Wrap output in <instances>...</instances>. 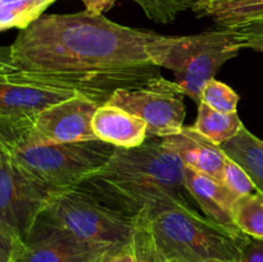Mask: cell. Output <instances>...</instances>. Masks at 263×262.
Instances as JSON below:
<instances>
[{
	"label": "cell",
	"instance_id": "cell-15",
	"mask_svg": "<svg viewBox=\"0 0 263 262\" xmlns=\"http://www.w3.org/2000/svg\"><path fill=\"white\" fill-rule=\"evenodd\" d=\"M194 13L210 17L217 27L231 28L263 20V0H211Z\"/></svg>",
	"mask_w": 263,
	"mask_h": 262
},
{
	"label": "cell",
	"instance_id": "cell-6",
	"mask_svg": "<svg viewBox=\"0 0 263 262\" xmlns=\"http://www.w3.org/2000/svg\"><path fill=\"white\" fill-rule=\"evenodd\" d=\"M115 149V145L99 139L44 144L23 136L9 154L39 182L53 190H62L76 186L87 175L104 166Z\"/></svg>",
	"mask_w": 263,
	"mask_h": 262
},
{
	"label": "cell",
	"instance_id": "cell-16",
	"mask_svg": "<svg viewBox=\"0 0 263 262\" xmlns=\"http://www.w3.org/2000/svg\"><path fill=\"white\" fill-rule=\"evenodd\" d=\"M223 153L241 167L251 176L257 190L263 193V140L253 135L246 126L231 140L221 145Z\"/></svg>",
	"mask_w": 263,
	"mask_h": 262
},
{
	"label": "cell",
	"instance_id": "cell-20",
	"mask_svg": "<svg viewBox=\"0 0 263 262\" xmlns=\"http://www.w3.org/2000/svg\"><path fill=\"white\" fill-rule=\"evenodd\" d=\"M131 248L136 262H170L157 246L148 218L138 217L134 220Z\"/></svg>",
	"mask_w": 263,
	"mask_h": 262
},
{
	"label": "cell",
	"instance_id": "cell-19",
	"mask_svg": "<svg viewBox=\"0 0 263 262\" xmlns=\"http://www.w3.org/2000/svg\"><path fill=\"white\" fill-rule=\"evenodd\" d=\"M55 0H0V32L23 30L37 20Z\"/></svg>",
	"mask_w": 263,
	"mask_h": 262
},
{
	"label": "cell",
	"instance_id": "cell-4",
	"mask_svg": "<svg viewBox=\"0 0 263 262\" xmlns=\"http://www.w3.org/2000/svg\"><path fill=\"white\" fill-rule=\"evenodd\" d=\"M240 49L243 44L233 30L217 27L187 36L159 35L151 55L159 68L174 72L180 90L199 104L203 87Z\"/></svg>",
	"mask_w": 263,
	"mask_h": 262
},
{
	"label": "cell",
	"instance_id": "cell-21",
	"mask_svg": "<svg viewBox=\"0 0 263 262\" xmlns=\"http://www.w3.org/2000/svg\"><path fill=\"white\" fill-rule=\"evenodd\" d=\"M200 103L222 113H234L238 109L239 95L229 85L212 79L200 92Z\"/></svg>",
	"mask_w": 263,
	"mask_h": 262
},
{
	"label": "cell",
	"instance_id": "cell-30",
	"mask_svg": "<svg viewBox=\"0 0 263 262\" xmlns=\"http://www.w3.org/2000/svg\"><path fill=\"white\" fill-rule=\"evenodd\" d=\"M100 262H136L135 254H134L133 248L127 247V248L122 249L118 252H112L108 253L100 259Z\"/></svg>",
	"mask_w": 263,
	"mask_h": 262
},
{
	"label": "cell",
	"instance_id": "cell-33",
	"mask_svg": "<svg viewBox=\"0 0 263 262\" xmlns=\"http://www.w3.org/2000/svg\"><path fill=\"white\" fill-rule=\"evenodd\" d=\"M10 262H15V261H14V259H13V258H12V259H10Z\"/></svg>",
	"mask_w": 263,
	"mask_h": 262
},
{
	"label": "cell",
	"instance_id": "cell-13",
	"mask_svg": "<svg viewBox=\"0 0 263 262\" xmlns=\"http://www.w3.org/2000/svg\"><path fill=\"white\" fill-rule=\"evenodd\" d=\"M184 180L204 216L222 225H234L231 212L238 197L222 181L186 166H184Z\"/></svg>",
	"mask_w": 263,
	"mask_h": 262
},
{
	"label": "cell",
	"instance_id": "cell-11",
	"mask_svg": "<svg viewBox=\"0 0 263 262\" xmlns=\"http://www.w3.org/2000/svg\"><path fill=\"white\" fill-rule=\"evenodd\" d=\"M77 92L39 85L18 69L0 72V116L35 120L39 113Z\"/></svg>",
	"mask_w": 263,
	"mask_h": 262
},
{
	"label": "cell",
	"instance_id": "cell-22",
	"mask_svg": "<svg viewBox=\"0 0 263 262\" xmlns=\"http://www.w3.org/2000/svg\"><path fill=\"white\" fill-rule=\"evenodd\" d=\"M222 182L236 197L251 194L257 190L253 180L247 174L246 170L238 162H235L228 156H226L225 164H223Z\"/></svg>",
	"mask_w": 263,
	"mask_h": 262
},
{
	"label": "cell",
	"instance_id": "cell-32",
	"mask_svg": "<svg viewBox=\"0 0 263 262\" xmlns=\"http://www.w3.org/2000/svg\"><path fill=\"white\" fill-rule=\"evenodd\" d=\"M243 49H252V50L261 51L263 53V39H257V40L244 41Z\"/></svg>",
	"mask_w": 263,
	"mask_h": 262
},
{
	"label": "cell",
	"instance_id": "cell-8",
	"mask_svg": "<svg viewBox=\"0 0 263 262\" xmlns=\"http://www.w3.org/2000/svg\"><path fill=\"white\" fill-rule=\"evenodd\" d=\"M176 82L162 77L148 87L117 90L107 104L125 109L145 121L148 138H164L184 127L186 107Z\"/></svg>",
	"mask_w": 263,
	"mask_h": 262
},
{
	"label": "cell",
	"instance_id": "cell-29",
	"mask_svg": "<svg viewBox=\"0 0 263 262\" xmlns=\"http://www.w3.org/2000/svg\"><path fill=\"white\" fill-rule=\"evenodd\" d=\"M167 2L170 3L174 12L179 14V13L184 12V10H193L194 12L197 8L207 4L211 0H167Z\"/></svg>",
	"mask_w": 263,
	"mask_h": 262
},
{
	"label": "cell",
	"instance_id": "cell-27",
	"mask_svg": "<svg viewBox=\"0 0 263 262\" xmlns=\"http://www.w3.org/2000/svg\"><path fill=\"white\" fill-rule=\"evenodd\" d=\"M240 262H263V241L251 238L244 249Z\"/></svg>",
	"mask_w": 263,
	"mask_h": 262
},
{
	"label": "cell",
	"instance_id": "cell-34",
	"mask_svg": "<svg viewBox=\"0 0 263 262\" xmlns=\"http://www.w3.org/2000/svg\"><path fill=\"white\" fill-rule=\"evenodd\" d=\"M99 262H100V261H99Z\"/></svg>",
	"mask_w": 263,
	"mask_h": 262
},
{
	"label": "cell",
	"instance_id": "cell-10",
	"mask_svg": "<svg viewBox=\"0 0 263 262\" xmlns=\"http://www.w3.org/2000/svg\"><path fill=\"white\" fill-rule=\"evenodd\" d=\"M109 248L86 243L51 229L33 226L25 241L17 243L15 262H99Z\"/></svg>",
	"mask_w": 263,
	"mask_h": 262
},
{
	"label": "cell",
	"instance_id": "cell-14",
	"mask_svg": "<svg viewBox=\"0 0 263 262\" xmlns=\"http://www.w3.org/2000/svg\"><path fill=\"white\" fill-rule=\"evenodd\" d=\"M92 130L99 140L120 148L139 146L148 139L145 121L109 104L100 105L97 109Z\"/></svg>",
	"mask_w": 263,
	"mask_h": 262
},
{
	"label": "cell",
	"instance_id": "cell-9",
	"mask_svg": "<svg viewBox=\"0 0 263 262\" xmlns=\"http://www.w3.org/2000/svg\"><path fill=\"white\" fill-rule=\"evenodd\" d=\"M99 107L84 95H74L39 113L25 138L44 144L95 140L92 118Z\"/></svg>",
	"mask_w": 263,
	"mask_h": 262
},
{
	"label": "cell",
	"instance_id": "cell-18",
	"mask_svg": "<svg viewBox=\"0 0 263 262\" xmlns=\"http://www.w3.org/2000/svg\"><path fill=\"white\" fill-rule=\"evenodd\" d=\"M233 222L252 239L263 241V193L241 195L233 204Z\"/></svg>",
	"mask_w": 263,
	"mask_h": 262
},
{
	"label": "cell",
	"instance_id": "cell-26",
	"mask_svg": "<svg viewBox=\"0 0 263 262\" xmlns=\"http://www.w3.org/2000/svg\"><path fill=\"white\" fill-rule=\"evenodd\" d=\"M20 241L15 240L8 231L0 226V262H10L14 254L15 246Z\"/></svg>",
	"mask_w": 263,
	"mask_h": 262
},
{
	"label": "cell",
	"instance_id": "cell-5",
	"mask_svg": "<svg viewBox=\"0 0 263 262\" xmlns=\"http://www.w3.org/2000/svg\"><path fill=\"white\" fill-rule=\"evenodd\" d=\"M33 226L62 231L112 252L131 246L134 221L80 188L55 190Z\"/></svg>",
	"mask_w": 263,
	"mask_h": 262
},
{
	"label": "cell",
	"instance_id": "cell-1",
	"mask_svg": "<svg viewBox=\"0 0 263 262\" xmlns=\"http://www.w3.org/2000/svg\"><path fill=\"white\" fill-rule=\"evenodd\" d=\"M158 36L84 10L40 15L9 48L15 69L32 82L104 105L117 90L148 87L162 79L151 55Z\"/></svg>",
	"mask_w": 263,
	"mask_h": 262
},
{
	"label": "cell",
	"instance_id": "cell-7",
	"mask_svg": "<svg viewBox=\"0 0 263 262\" xmlns=\"http://www.w3.org/2000/svg\"><path fill=\"white\" fill-rule=\"evenodd\" d=\"M54 192L0 151V226L15 240H26Z\"/></svg>",
	"mask_w": 263,
	"mask_h": 262
},
{
	"label": "cell",
	"instance_id": "cell-3",
	"mask_svg": "<svg viewBox=\"0 0 263 262\" xmlns=\"http://www.w3.org/2000/svg\"><path fill=\"white\" fill-rule=\"evenodd\" d=\"M148 221L170 262H240L251 240L235 225L215 222L190 208H172Z\"/></svg>",
	"mask_w": 263,
	"mask_h": 262
},
{
	"label": "cell",
	"instance_id": "cell-2",
	"mask_svg": "<svg viewBox=\"0 0 263 262\" xmlns=\"http://www.w3.org/2000/svg\"><path fill=\"white\" fill-rule=\"evenodd\" d=\"M76 186L133 221L172 208L199 211L185 185L184 163L161 138L134 148L116 146L109 161Z\"/></svg>",
	"mask_w": 263,
	"mask_h": 262
},
{
	"label": "cell",
	"instance_id": "cell-28",
	"mask_svg": "<svg viewBox=\"0 0 263 262\" xmlns=\"http://www.w3.org/2000/svg\"><path fill=\"white\" fill-rule=\"evenodd\" d=\"M81 2L85 4V8H86L85 10L87 13L100 15L109 10L117 0H81Z\"/></svg>",
	"mask_w": 263,
	"mask_h": 262
},
{
	"label": "cell",
	"instance_id": "cell-31",
	"mask_svg": "<svg viewBox=\"0 0 263 262\" xmlns=\"http://www.w3.org/2000/svg\"><path fill=\"white\" fill-rule=\"evenodd\" d=\"M15 67L13 63L10 48H3L0 46V72L14 71Z\"/></svg>",
	"mask_w": 263,
	"mask_h": 262
},
{
	"label": "cell",
	"instance_id": "cell-25",
	"mask_svg": "<svg viewBox=\"0 0 263 262\" xmlns=\"http://www.w3.org/2000/svg\"><path fill=\"white\" fill-rule=\"evenodd\" d=\"M230 30L234 31L241 44L244 41L263 39V20L244 23V25L236 26V27H231Z\"/></svg>",
	"mask_w": 263,
	"mask_h": 262
},
{
	"label": "cell",
	"instance_id": "cell-12",
	"mask_svg": "<svg viewBox=\"0 0 263 262\" xmlns=\"http://www.w3.org/2000/svg\"><path fill=\"white\" fill-rule=\"evenodd\" d=\"M161 139L176 152L184 166L222 181L226 154L221 146L200 135L193 126H184L180 133Z\"/></svg>",
	"mask_w": 263,
	"mask_h": 262
},
{
	"label": "cell",
	"instance_id": "cell-23",
	"mask_svg": "<svg viewBox=\"0 0 263 262\" xmlns=\"http://www.w3.org/2000/svg\"><path fill=\"white\" fill-rule=\"evenodd\" d=\"M33 120L0 116V151L9 153L32 127Z\"/></svg>",
	"mask_w": 263,
	"mask_h": 262
},
{
	"label": "cell",
	"instance_id": "cell-17",
	"mask_svg": "<svg viewBox=\"0 0 263 262\" xmlns=\"http://www.w3.org/2000/svg\"><path fill=\"white\" fill-rule=\"evenodd\" d=\"M243 126L238 112L222 113L212 109L204 103H199L198 118L193 127L205 139L221 146L238 135Z\"/></svg>",
	"mask_w": 263,
	"mask_h": 262
},
{
	"label": "cell",
	"instance_id": "cell-24",
	"mask_svg": "<svg viewBox=\"0 0 263 262\" xmlns=\"http://www.w3.org/2000/svg\"><path fill=\"white\" fill-rule=\"evenodd\" d=\"M138 3L151 20L158 23H170L177 17L167 0H134Z\"/></svg>",
	"mask_w": 263,
	"mask_h": 262
}]
</instances>
